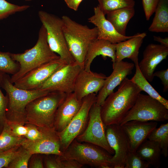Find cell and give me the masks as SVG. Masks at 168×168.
Returning <instances> with one entry per match:
<instances>
[{"mask_svg":"<svg viewBox=\"0 0 168 168\" xmlns=\"http://www.w3.org/2000/svg\"><path fill=\"white\" fill-rule=\"evenodd\" d=\"M4 73L0 72V134L7 123L6 114L8 103L7 96L4 95L0 88L1 82Z\"/></svg>","mask_w":168,"mask_h":168,"instance_id":"cell-35","label":"cell"},{"mask_svg":"<svg viewBox=\"0 0 168 168\" xmlns=\"http://www.w3.org/2000/svg\"><path fill=\"white\" fill-rule=\"evenodd\" d=\"M19 68V64L12 59L11 53L0 51V72L13 75Z\"/></svg>","mask_w":168,"mask_h":168,"instance_id":"cell-30","label":"cell"},{"mask_svg":"<svg viewBox=\"0 0 168 168\" xmlns=\"http://www.w3.org/2000/svg\"><path fill=\"white\" fill-rule=\"evenodd\" d=\"M113 155L95 145L74 140L58 156L60 160H75L83 166L100 168H113L111 159Z\"/></svg>","mask_w":168,"mask_h":168,"instance_id":"cell-6","label":"cell"},{"mask_svg":"<svg viewBox=\"0 0 168 168\" xmlns=\"http://www.w3.org/2000/svg\"><path fill=\"white\" fill-rule=\"evenodd\" d=\"M153 76L160 79L163 86V92H167L168 90V69L156 72L154 73Z\"/></svg>","mask_w":168,"mask_h":168,"instance_id":"cell-40","label":"cell"},{"mask_svg":"<svg viewBox=\"0 0 168 168\" xmlns=\"http://www.w3.org/2000/svg\"><path fill=\"white\" fill-rule=\"evenodd\" d=\"M116 44L105 40L96 39L88 48L84 62V70L90 71V66L94 59L101 55L105 59L107 57L111 59L113 64L115 62Z\"/></svg>","mask_w":168,"mask_h":168,"instance_id":"cell-22","label":"cell"},{"mask_svg":"<svg viewBox=\"0 0 168 168\" xmlns=\"http://www.w3.org/2000/svg\"><path fill=\"white\" fill-rule=\"evenodd\" d=\"M96 95L92 93L84 97L77 113L67 126L63 130L58 132L61 149L63 152L85 129L88 120L90 109L96 102Z\"/></svg>","mask_w":168,"mask_h":168,"instance_id":"cell-9","label":"cell"},{"mask_svg":"<svg viewBox=\"0 0 168 168\" xmlns=\"http://www.w3.org/2000/svg\"><path fill=\"white\" fill-rule=\"evenodd\" d=\"M32 155L23 147L21 153L10 163L7 168H27L29 161Z\"/></svg>","mask_w":168,"mask_h":168,"instance_id":"cell-34","label":"cell"},{"mask_svg":"<svg viewBox=\"0 0 168 168\" xmlns=\"http://www.w3.org/2000/svg\"><path fill=\"white\" fill-rule=\"evenodd\" d=\"M154 40L160 44L162 45L168 47V38L166 37L162 38L160 36H153Z\"/></svg>","mask_w":168,"mask_h":168,"instance_id":"cell-44","label":"cell"},{"mask_svg":"<svg viewBox=\"0 0 168 168\" xmlns=\"http://www.w3.org/2000/svg\"><path fill=\"white\" fill-rule=\"evenodd\" d=\"M83 67L77 62L65 64L55 71L40 89L47 92H73L77 77Z\"/></svg>","mask_w":168,"mask_h":168,"instance_id":"cell-11","label":"cell"},{"mask_svg":"<svg viewBox=\"0 0 168 168\" xmlns=\"http://www.w3.org/2000/svg\"><path fill=\"white\" fill-rule=\"evenodd\" d=\"M38 15L46 30L48 43L51 50L58 54L60 58L67 64L76 62L65 38L62 18L42 10L38 12Z\"/></svg>","mask_w":168,"mask_h":168,"instance_id":"cell-7","label":"cell"},{"mask_svg":"<svg viewBox=\"0 0 168 168\" xmlns=\"http://www.w3.org/2000/svg\"><path fill=\"white\" fill-rule=\"evenodd\" d=\"M12 134L16 137H22L27 134V129L24 125L16 123L7 122Z\"/></svg>","mask_w":168,"mask_h":168,"instance_id":"cell-38","label":"cell"},{"mask_svg":"<svg viewBox=\"0 0 168 168\" xmlns=\"http://www.w3.org/2000/svg\"><path fill=\"white\" fill-rule=\"evenodd\" d=\"M39 154L32 155L29 167L30 168H43L44 166L42 159Z\"/></svg>","mask_w":168,"mask_h":168,"instance_id":"cell-41","label":"cell"},{"mask_svg":"<svg viewBox=\"0 0 168 168\" xmlns=\"http://www.w3.org/2000/svg\"><path fill=\"white\" fill-rule=\"evenodd\" d=\"M26 139L24 137H17L13 135L7 122L0 134V151L21 145Z\"/></svg>","mask_w":168,"mask_h":168,"instance_id":"cell-28","label":"cell"},{"mask_svg":"<svg viewBox=\"0 0 168 168\" xmlns=\"http://www.w3.org/2000/svg\"><path fill=\"white\" fill-rule=\"evenodd\" d=\"M101 106L96 102L91 107L86 126L76 139L81 142L91 143L99 147L112 155L114 154L107 142L105 133L106 126L100 115Z\"/></svg>","mask_w":168,"mask_h":168,"instance_id":"cell-10","label":"cell"},{"mask_svg":"<svg viewBox=\"0 0 168 168\" xmlns=\"http://www.w3.org/2000/svg\"><path fill=\"white\" fill-rule=\"evenodd\" d=\"M22 146L32 155L38 154L62 156L60 142L58 132L54 129L46 128L41 138L31 141L26 139Z\"/></svg>","mask_w":168,"mask_h":168,"instance_id":"cell-14","label":"cell"},{"mask_svg":"<svg viewBox=\"0 0 168 168\" xmlns=\"http://www.w3.org/2000/svg\"><path fill=\"white\" fill-rule=\"evenodd\" d=\"M12 59L20 65L18 71L10 77L13 84L30 71L60 57L50 49L47 40L46 31L42 25L38 33V40L32 48L21 53H11Z\"/></svg>","mask_w":168,"mask_h":168,"instance_id":"cell-2","label":"cell"},{"mask_svg":"<svg viewBox=\"0 0 168 168\" xmlns=\"http://www.w3.org/2000/svg\"><path fill=\"white\" fill-rule=\"evenodd\" d=\"M147 139L157 142L161 149L162 154L165 157L168 156V123L163 124L154 129L149 134Z\"/></svg>","mask_w":168,"mask_h":168,"instance_id":"cell-27","label":"cell"},{"mask_svg":"<svg viewBox=\"0 0 168 168\" xmlns=\"http://www.w3.org/2000/svg\"><path fill=\"white\" fill-rule=\"evenodd\" d=\"M106 77L103 74L91 71H87L83 69L77 77L73 92L80 100L89 94L97 95L103 86Z\"/></svg>","mask_w":168,"mask_h":168,"instance_id":"cell-17","label":"cell"},{"mask_svg":"<svg viewBox=\"0 0 168 168\" xmlns=\"http://www.w3.org/2000/svg\"><path fill=\"white\" fill-rule=\"evenodd\" d=\"M63 161L64 168H81L83 166L74 160H68Z\"/></svg>","mask_w":168,"mask_h":168,"instance_id":"cell-42","label":"cell"},{"mask_svg":"<svg viewBox=\"0 0 168 168\" xmlns=\"http://www.w3.org/2000/svg\"><path fill=\"white\" fill-rule=\"evenodd\" d=\"M0 86L6 91L8 97L6 114L8 123L25 125L27 123L26 109L28 104L33 100L49 93L40 89L28 90L18 88L12 83L10 77L5 73H3Z\"/></svg>","mask_w":168,"mask_h":168,"instance_id":"cell-4","label":"cell"},{"mask_svg":"<svg viewBox=\"0 0 168 168\" xmlns=\"http://www.w3.org/2000/svg\"><path fill=\"white\" fill-rule=\"evenodd\" d=\"M135 13L134 7L122 8L108 13L106 19L119 34L126 36L127 25Z\"/></svg>","mask_w":168,"mask_h":168,"instance_id":"cell-24","label":"cell"},{"mask_svg":"<svg viewBox=\"0 0 168 168\" xmlns=\"http://www.w3.org/2000/svg\"><path fill=\"white\" fill-rule=\"evenodd\" d=\"M150 165L142 159L136 152L130 151L126 158L124 168H148Z\"/></svg>","mask_w":168,"mask_h":168,"instance_id":"cell-33","label":"cell"},{"mask_svg":"<svg viewBox=\"0 0 168 168\" xmlns=\"http://www.w3.org/2000/svg\"><path fill=\"white\" fill-rule=\"evenodd\" d=\"M138 64L135 65V73L130 80L136 84L142 91L146 92L148 95L160 102L168 109V100L161 96L144 77L139 70Z\"/></svg>","mask_w":168,"mask_h":168,"instance_id":"cell-26","label":"cell"},{"mask_svg":"<svg viewBox=\"0 0 168 168\" xmlns=\"http://www.w3.org/2000/svg\"><path fill=\"white\" fill-rule=\"evenodd\" d=\"M27 132L24 137L27 139L35 141L42 138L44 136L45 129L47 128H39L29 123L25 124Z\"/></svg>","mask_w":168,"mask_h":168,"instance_id":"cell-36","label":"cell"},{"mask_svg":"<svg viewBox=\"0 0 168 168\" xmlns=\"http://www.w3.org/2000/svg\"><path fill=\"white\" fill-rule=\"evenodd\" d=\"M146 35L145 32L138 33L131 38L116 44L115 62L127 58L134 65L138 63L139 49Z\"/></svg>","mask_w":168,"mask_h":168,"instance_id":"cell-21","label":"cell"},{"mask_svg":"<svg viewBox=\"0 0 168 168\" xmlns=\"http://www.w3.org/2000/svg\"><path fill=\"white\" fill-rule=\"evenodd\" d=\"M30 7L28 5H18L5 0H0V21L16 13L24 11Z\"/></svg>","mask_w":168,"mask_h":168,"instance_id":"cell-31","label":"cell"},{"mask_svg":"<svg viewBox=\"0 0 168 168\" xmlns=\"http://www.w3.org/2000/svg\"><path fill=\"white\" fill-rule=\"evenodd\" d=\"M94 14L88 19V21L94 25L98 30V39L108 41L117 44L125 41L133 36H126L119 34L113 25L105 17L98 5L94 8Z\"/></svg>","mask_w":168,"mask_h":168,"instance_id":"cell-19","label":"cell"},{"mask_svg":"<svg viewBox=\"0 0 168 168\" xmlns=\"http://www.w3.org/2000/svg\"><path fill=\"white\" fill-rule=\"evenodd\" d=\"M63 29L69 50L75 61L84 68V62L90 44L97 39L98 30L77 23L63 16Z\"/></svg>","mask_w":168,"mask_h":168,"instance_id":"cell-3","label":"cell"},{"mask_svg":"<svg viewBox=\"0 0 168 168\" xmlns=\"http://www.w3.org/2000/svg\"><path fill=\"white\" fill-rule=\"evenodd\" d=\"M157 124V122L154 121L132 120L121 125L128 138L131 151L136 152Z\"/></svg>","mask_w":168,"mask_h":168,"instance_id":"cell-18","label":"cell"},{"mask_svg":"<svg viewBox=\"0 0 168 168\" xmlns=\"http://www.w3.org/2000/svg\"><path fill=\"white\" fill-rule=\"evenodd\" d=\"M24 0L26 1H31L33 0Z\"/></svg>","mask_w":168,"mask_h":168,"instance_id":"cell-45","label":"cell"},{"mask_svg":"<svg viewBox=\"0 0 168 168\" xmlns=\"http://www.w3.org/2000/svg\"><path fill=\"white\" fill-rule=\"evenodd\" d=\"M98 5L105 15L108 13L121 8L134 7V0H97Z\"/></svg>","mask_w":168,"mask_h":168,"instance_id":"cell-29","label":"cell"},{"mask_svg":"<svg viewBox=\"0 0 168 168\" xmlns=\"http://www.w3.org/2000/svg\"><path fill=\"white\" fill-rule=\"evenodd\" d=\"M67 95L62 92L52 91L32 100L26 109V123L39 128L54 129L56 111Z\"/></svg>","mask_w":168,"mask_h":168,"instance_id":"cell-5","label":"cell"},{"mask_svg":"<svg viewBox=\"0 0 168 168\" xmlns=\"http://www.w3.org/2000/svg\"><path fill=\"white\" fill-rule=\"evenodd\" d=\"M44 166L47 168H64L63 161L60 160L58 156L55 157L48 156L44 160Z\"/></svg>","mask_w":168,"mask_h":168,"instance_id":"cell-39","label":"cell"},{"mask_svg":"<svg viewBox=\"0 0 168 168\" xmlns=\"http://www.w3.org/2000/svg\"><path fill=\"white\" fill-rule=\"evenodd\" d=\"M65 64H67L60 58L48 62L29 72L13 84L26 90L40 89L55 71Z\"/></svg>","mask_w":168,"mask_h":168,"instance_id":"cell-13","label":"cell"},{"mask_svg":"<svg viewBox=\"0 0 168 168\" xmlns=\"http://www.w3.org/2000/svg\"><path fill=\"white\" fill-rule=\"evenodd\" d=\"M168 119V109L157 100L140 93L120 125L132 120L158 122Z\"/></svg>","mask_w":168,"mask_h":168,"instance_id":"cell-8","label":"cell"},{"mask_svg":"<svg viewBox=\"0 0 168 168\" xmlns=\"http://www.w3.org/2000/svg\"><path fill=\"white\" fill-rule=\"evenodd\" d=\"M160 0H142V4L146 20L148 21L154 12Z\"/></svg>","mask_w":168,"mask_h":168,"instance_id":"cell-37","label":"cell"},{"mask_svg":"<svg viewBox=\"0 0 168 168\" xmlns=\"http://www.w3.org/2000/svg\"><path fill=\"white\" fill-rule=\"evenodd\" d=\"M134 63L123 60L116 61L112 64L113 71L107 77L103 86L96 96V104L101 106L107 97L114 91L127 76L131 74L134 67Z\"/></svg>","mask_w":168,"mask_h":168,"instance_id":"cell-15","label":"cell"},{"mask_svg":"<svg viewBox=\"0 0 168 168\" xmlns=\"http://www.w3.org/2000/svg\"><path fill=\"white\" fill-rule=\"evenodd\" d=\"M23 149L22 145H20L0 151V168H7L10 163L21 153Z\"/></svg>","mask_w":168,"mask_h":168,"instance_id":"cell-32","label":"cell"},{"mask_svg":"<svg viewBox=\"0 0 168 168\" xmlns=\"http://www.w3.org/2000/svg\"><path fill=\"white\" fill-rule=\"evenodd\" d=\"M105 133L108 143L114 152L111 161L113 168H124L126 158L131 151L127 135L120 124L106 126Z\"/></svg>","mask_w":168,"mask_h":168,"instance_id":"cell-12","label":"cell"},{"mask_svg":"<svg viewBox=\"0 0 168 168\" xmlns=\"http://www.w3.org/2000/svg\"><path fill=\"white\" fill-rule=\"evenodd\" d=\"M119 85L118 90L110 94L101 106V117L106 126L120 124L142 91L127 77Z\"/></svg>","mask_w":168,"mask_h":168,"instance_id":"cell-1","label":"cell"},{"mask_svg":"<svg viewBox=\"0 0 168 168\" xmlns=\"http://www.w3.org/2000/svg\"><path fill=\"white\" fill-rule=\"evenodd\" d=\"M136 152L150 165L155 168L160 167L162 153L160 147L157 142L147 139L139 146Z\"/></svg>","mask_w":168,"mask_h":168,"instance_id":"cell-23","label":"cell"},{"mask_svg":"<svg viewBox=\"0 0 168 168\" xmlns=\"http://www.w3.org/2000/svg\"><path fill=\"white\" fill-rule=\"evenodd\" d=\"M168 55V47L161 44L152 43L146 47L143 58L138 66L141 72L148 81H152L156 68L166 58Z\"/></svg>","mask_w":168,"mask_h":168,"instance_id":"cell-16","label":"cell"},{"mask_svg":"<svg viewBox=\"0 0 168 168\" xmlns=\"http://www.w3.org/2000/svg\"><path fill=\"white\" fill-rule=\"evenodd\" d=\"M82 102L73 92L67 94L55 114L54 124L55 131L60 132L67 126L79 111Z\"/></svg>","mask_w":168,"mask_h":168,"instance_id":"cell-20","label":"cell"},{"mask_svg":"<svg viewBox=\"0 0 168 168\" xmlns=\"http://www.w3.org/2000/svg\"><path fill=\"white\" fill-rule=\"evenodd\" d=\"M83 0H64L67 6L75 11H77Z\"/></svg>","mask_w":168,"mask_h":168,"instance_id":"cell-43","label":"cell"},{"mask_svg":"<svg viewBox=\"0 0 168 168\" xmlns=\"http://www.w3.org/2000/svg\"><path fill=\"white\" fill-rule=\"evenodd\" d=\"M155 15L149 26L150 31L168 32V0H160L155 12Z\"/></svg>","mask_w":168,"mask_h":168,"instance_id":"cell-25","label":"cell"}]
</instances>
